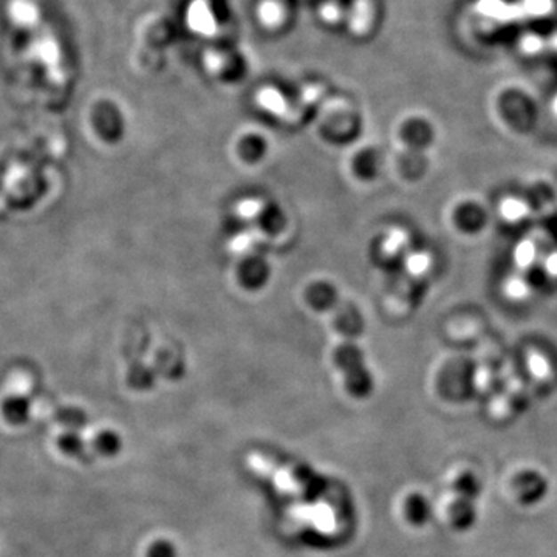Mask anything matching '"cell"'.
<instances>
[{
  "label": "cell",
  "mask_w": 557,
  "mask_h": 557,
  "mask_svg": "<svg viewBox=\"0 0 557 557\" xmlns=\"http://www.w3.org/2000/svg\"><path fill=\"white\" fill-rule=\"evenodd\" d=\"M335 326L347 338H358L364 332V318L353 303H344L341 309H335Z\"/></svg>",
  "instance_id": "obj_5"
},
{
  "label": "cell",
  "mask_w": 557,
  "mask_h": 557,
  "mask_svg": "<svg viewBox=\"0 0 557 557\" xmlns=\"http://www.w3.org/2000/svg\"><path fill=\"white\" fill-rule=\"evenodd\" d=\"M345 389L353 398H367L375 387L374 374L367 366L355 368L344 374Z\"/></svg>",
  "instance_id": "obj_8"
},
{
  "label": "cell",
  "mask_w": 557,
  "mask_h": 557,
  "mask_svg": "<svg viewBox=\"0 0 557 557\" xmlns=\"http://www.w3.org/2000/svg\"><path fill=\"white\" fill-rule=\"evenodd\" d=\"M238 152H240V157L244 158L245 163L257 165L267 155V141L263 138L259 137V135H249V137L244 138L238 144Z\"/></svg>",
  "instance_id": "obj_14"
},
{
  "label": "cell",
  "mask_w": 557,
  "mask_h": 557,
  "mask_svg": "<svg viewBox=\"0 0 557 557\" xmlns=\"http://www.w3.org/2000/svg\"><path fill=\"white\" fill-rule=\"evenodd\" d=\"M271 278V267L261 254H248L238 265V280L244 288L257 291L263 288Z\"/></svg>",
  "instance_id": "obj_2"
},
{
  "label": "cell",
  "mask_w": 557,
  "mask_h": 557,
  "mask_svg": "<svg viewBox=\"0 0 557 557\" xmlns=\"http://www.w3.org/2000/svg\"><path fill=\"white\" fill-rule=\"evenodd\" d=\"M404 140L409 144L410 149L416 150L429 141V133L424 129V125H421L420 123H412L404 131Z\"/></svg>",
  "instance_id": "obj_17"
},
{
  "label": "cell",
  "mask_w": 557,
  "mask_h": 557,
  "mask_svg": "<svg viewBox=\"0 0 557 557\" xmlns=\"http://www.w3.org/2000/svg\"><path fill=\"white\" fill-rule=\"evenodd\" d=\"M479 521V511L475 506V502L456 498V502L449 508V522L452 528L458 533H466L469 529L477 525Z\"/></svg>",
  "instance_id": "obj_6"
},
{
  "label": "cell",
  "mask_w": 557,
  "mask_h": 557,
  "mask_svg": "<svg viewBox=\"0 0 557 557\" xmlns=\"http://www.w3.org/2000/svg\"><path fill=\"white\" fill-rule=\"evenodd\" d=\"M58 449H60L64 456H71V458H77V456H83L84 452L87 449V445L84 441L81 432L77 431H64L58 437Z\"/></svg>",
  "instance_id": "obj_16"
},
{
  "label": "cell",
  "mask_w": 557,
  "mask_h": 557,
  "mask_svg": "<svg viewBox=\"0 0 557 557\" xmlns=\"http://www.w3.org/2000/svg\"><path fill=\"white\" fill-rule=\"evenodd\" d=\"M0 414L4 420L12 426H22L31 416V403L28 398L19 393H12L2 401Z\"/></svg>",
  "instance_id": "obj_4"
},
{
  "label": "cell",
  "mask_w": 557,
  "mask_h": 557,
  "mask_svg": "<svg viewBox=\"0 0 557 557\" xmlns=\"http://www.w3.org/2000/svg\"><path fill=\"white\" fill-rule=\"evenodd\" d=\"M305 299L316 311H332L339 303V293L335 285L326 280H318L305 291Z\"/></svg>",
  "instance_id": "obj_3"
},
{
  "label": "cell",
  "mask_w": 557,
  "mask_h": 557,
  "mask_svg": "<svg viewBox=\"0 0 557 557\" xmlns=\"http://www.w3.org/2000/svg\"><path fill=\"white\" fill-rule=\"evenodd\" d=\"M432 505L423 494L414 492L404 502V516L414 527H424L432 519Z\"/></svg>",
  "instance_id": "obj_7"
},
{
  "label": "cell",
  "mask_w": 557,
  "mask_h": 557,
  "mask_svg": "<svg viewBox=\"0 0 557 557\" xmlns=\"http://www.w3.org/2000/svg\"><path fill=\"white\" fill-rule=\"evenodd\" d=\"M92 449L98 456L112 458V456H117L119 452L123 451V439L113 429H102V431H98L93 440H92Z\"/></svg>",
  "instance_id": "obj_10"
},
{
  "label": "cell",
  "mask_w": 557,
  "mask_h": 557,
  "mask_svg": "<svg viewBox=\"0 0 557 557\" xmlns=\"http://www.w3.org/2000/svg\"><path fill=\"white\" fill-rule=\"evenodd\" d=\"M452 489H454L456 498H464V500L475 502V500H479L481 492H483V483L479 479V475L471 472V471H464L462 474L456 475V480L452 483Z\"/></svg>",
  "instance_id": "obj_11"
},
{
  "label": "cell",
  "mask_w": 557,
  "mask_h": 557,
  "mask_svg": "<svg viewBox=\"0 0 557 557\" xmlns=\"http://www.w3.org/2000/svg\"><path fill=\"white\" fill-rule=\"evenodd\" d=\"M154 381L155 376L152 370L141 367V366L132 368L131 375H129V383L137 391H148L154 385Z\"/></svg>",
  "instance_id": "obj_18"
},
{
  "label": "cell",
  "mask_w": 557,
  "mask_h": 557,
  "mask_svg": "<svg viewBox=\"0 0 557 557\" xmlns=\"http://www.w3.org/2000/svg\"><path fill=\"white\" fill-rule=\"evenodd\" d=\"M148 557H178L177 546L171 540H155L149 546Z\"/></svg>",
  "instance_id": "obj_19"
},
{
  "label": "cell",
  "mask_w": 557,
  "mask_h": 557,
  "mask_svg": "<svg viewBox=\"0 0 557 557\" xmlns=\"http://www.w3.org/2000/svg\"><path fill=\"white\" fill-rule=\"evenodd\" d=\"M257 225L261 226V230L268 232V234H278L284 230L287 219H285L282 209L276 205H267L254 214Z\"/></svg>",
  "instance_id": "obj_13"
},
{
  "label": "cell",
  "mask_w": 557,
  "mask_h": 557,
  "mask_svg": "<svg viewBox=\"0 0 557 557\" xmlns=\"http://www.w3.org/2000/svg\"><path fill=\"white\" fill-rule=\"evenodd\" d=\"M353 171L358 178L364 182H370L380 175L381 158L375 150H364L358 154L353 161Z\"/></svg>",
  "instance_id": "obj_12"
},
{
  "label": "cell",
  "mask_w": 557,
  "mask_h": 557,
  "mask_svg": "<svg viewBox=\"0 0 557 557\" xmlns=\"http://www.w3.org/2000/svg\"><path fill=\"white\" fill-rule=\"evenodd\" d=\"M56 420H58L61 426L64 427V431H77V432H81L84 427L87 426V423H89L87 414L83 409L73 408V406L61 408L56 412Z\"/></svg>",
  "instance_id": "obj_15"
},
{
  "label": "cell",
  "mask_w": 557,
  "mask_h": 557,
  "mask_svg": "<svg viewBox=\"0 0 557 557\" xmlns=\"http://www.w3.org/2000/svg\"><path fill=\"white\" fill-rule=\"evenodd\" d=\"M513 492L519 504L531 508L545 500L550 492V480L537 469H523L513 479Z\"/></svg>",
  "instance_id": "obj_1"
},
{
  "label": "cell",
  "mask_w": 557,
  "mask_h": 557,
  "mask_svg": "<svg viewBox=\"0 0 557 557\" xmlns=\"http://www.w3.org/2000/svg\"><path fill=\"white\" fill-rule=\"evenodd\" d=\"M333 358H335V364L338 366L343 375L366 366V355H364L361 347L356 345L353 341H347L344 344L339 345L338 349L335 350Z\"/></svg>",
  "instance_id": "obj_9"
}]
</instances>
